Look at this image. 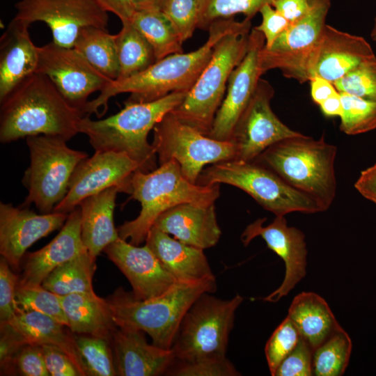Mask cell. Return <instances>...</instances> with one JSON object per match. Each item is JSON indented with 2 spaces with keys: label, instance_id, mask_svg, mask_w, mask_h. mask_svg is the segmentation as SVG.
Wrapping results in <instances>:
<instances>
[{
  "label": "cell",
  "instance_id": "cell-55",
  "mask_svg": "<svg viewBox=\"0 0 376 376\" xmlns=\"http://www.w3.org/2000/svg\"><path fill=\"white\" fill-rule=\"evenodd\" d=\"M370 36L372 40L376 42V17L374 19V22L373 24L372 29L370 31Z\"/></svg>",
  "mask_w": 376,
  "mask_h": 376
},
{
  "label": "cell",
  "instance_id": "cell-7",
  "mask_svg": "<svg viewBox=\"0 0 376 376\" xmlns=\"http://www.w3.org/2000/svg\"><path fill=\"white\" fill-rule=\"evenodd\" d=\"M197 184H227L236 187L276 217H285L294 212L306 214L323 212L313 198L256 161L230 159L211 164L202 171Z\"/></svg>",
  "mask_w": 376,
  "mask_h": 376
},
{
  "label": "cell",
  "instance_id": "cell-30",
  "mask_svg": "<svg viewBox=\"0 0 376 376\" xmlns=\"http://www.w3.org/2000/svg\"><path fill=\"white\" fill-rule=\"evenodd\" d=\"M288 316L313 351L342 328L324 298L313 292L295 296Z\"/></svg>",
  "mask_w": 376,
  "mask_h": 376
},
{
  "label": "cell",
  "instance_id": "cell-49",
  "mask_svg": "<svg viewBox=\"0 0 376 376\" xmlns=\"http://www.w3.org/2000/svg\"><path fill=\"white\" fill-rule=\"evenodd\" d=\"M311 0H276L273 6L290 24L303 17L308 12Z\"/></svg>",
  "mask_w": 376,
  "mask_h": 376
},
{
  "label": "cell",
  "instance_id": "cell-28",
  "mask_svg": "<svg viewBox=\"0 0 376 376\" xmlns=\"http://www.w3.org/2000/svg\"><path fill=\"white\" fill-rule=\"evenodd\" d=\"M118 192L120 191L118 187H110L85 198L78 205L80 209L82 242L95 259L108 245L119 238L113 221L116 198Z\"/></svg>",
  "mask_w": 376,
  "mask_h": 376
},
{
  "label": "cell",
  "instance_id": "cell-25",
  "mask_svg": "<svg viewBox=\"0 0 376 376\" xmlns=\"http://www.w3.org/2000/svg\"><path fill=\"white\" fill-rule=\"evenodd\" d=\"M29 27L12 19L1 37L0 101L37 69L39 47L32 42Z\"/></svg>",
  "mask_w": 376,
  "mask_h": 376
},
{
  "label": "cell",
  "instance_id": "cell-10",
  "mask_svg": "<svg viewBox=\"0 0 376 376\" xmlns=\"http://www.w3.org/2000/svg\"><path fill=\"white\" fill-rule=\"evenodd\" d=\"M26 141L30 164L22 179L28 195L22 206L34 204L40 213L52 212L65 196L77 166L88 155L59 136L38 135Z\"/></svg>",
  "mask_w": 376,
  "mask_h": 376
},
{
  "label": "cell",
  "instance_id": "cell-31",
  "mask_svg": "<svg viewBox=\"0 0 376 376\" xmlns=\"http://www.w3.org/2000/svg\"><path fill=\"white\" fill-rule=\"evenodd\" d=\"M73 47L104 76L111 80L117 79L119 65L115 35L109 33L107 29L95 26L82 29Z\"/></svg>",
  "mask_w": 376,
  "mask_h": 376
},
{
  "label": "cell",
  "instance_id": "cell-48",
  "mask_svg": "<svg viewBox=\"0 0 376 376\" xmlns=\"http://www.w3.org/2000/svg\"><path fill=\"white\" fill-rule=\"evenodd\" d=\"M50 376H82L75 364L63 350L52 345H41Z\"/></svg>",
  "mask_w": 376,
  "mask_h": 376
},
{
  "label": "cell",
  "instance_id": "cell-41",
  "mask_svg": "<svg viewBox=\"0 0 376 376\" xmlns=\"http://www.w3.org/2000/svg\"><path fill=\"white\" fill-rule=\"evenodd\" d=\"M300 334L292 320L287 316L268 339L265 353L269 372L274 376L282 361L295 348Z\"/></svg>",
  "mask_w": 376,
  "mask_h": 376
},
{
  "label": "cell",
  "instance_id": "cell-40",
  "mask_svg": "<svg viewBox=\"0 0 376 376\" xmlns=\"http://www.w3.org/2000/svg\"><path fill=\"white\" fill-rule=\"evenodd\" d=\"M334 85L339 93L376 102V57L362 62Z\"/></svg>",
  "mask_w": 376,
  "mask_h": 376
},
{
  "label": "cell",
  "instance_id": "cell-8",
  "mask_svg": "<svg viewBox=\"0 0 376 376\" xmlns=\"http://www.w3.org/2000/svg\"><path fill=\"white\" fill-rule=\"evenodd\" d=\"M250 31L230 33L217 43L195 84L171 111L176 118L205 135L209 134L224 98L229 77L246 53Z\"/></svg>",
  "mask_w": 376,
  "mask_h": 376
},
{
  "label": "cell",
  "instance_id": "cell-5",
  "mask_svg": "<svg viewBox=\"0 0 376 376\" xmlns=\"http://www.w3.org/2000/svg\"><path fill=\"white\" fill-rule=\"evenodd\" d=\"M216 290L215 279L178 281L164 294L148 300L118 288L106 298L118 327L148 334L152 344L171 350L181 322L194 301Z\"/></svg>",
  "mask_w": 376,
  "mask_h": 376
},
{
  "label": "cell",
  "instance_id": "cell-36",
  "mask_svg": "<svg viewBox=\"0 0 376 376\" xmlns=\"http://www.w3.org/2000/svg\"><path fill=\"white\" fill-rule=\"evenodd\" d=\"M75 334L88 376H116L111 340L90 335Z\"/></svg>",
  "mask_w": 376,
  "mask_h": 376
},
{
  "label": "cell",
  "instance_id": "cell-12",
  "mask_svg": "<svg viewBox=\"0 0 376 376\" xmlns=\"http://www.w3.org/2000/svg\"><path fill=\"white\" fill-rule=\"evenodd\" d=\"M331 0H311L306 14L290 24L269 47L260 52L262 71L278 69L299 83L309 81L310 68L322 38Z\"/></svg>",
  "mask_w": 376,
  "mask_h": 376
},
{
  "label": "cell",
  "instance_id": "cell-29",
  "mask_svg": "<svg viewBox=\"0 0 376 376\" xmlns=\"http://www.w3.org/2000/svg\"><path fill=\"white\" fill-rule=\"evenodd\" d=\"M68 327L75 334L111 340L118 326L106 299L93 292H77L61 297Z\"/></svg>",
  "mask_w": 376,
  "mask_h": 376
},
{
  "label": "cell",
  "instance_id": "cell-32",
  "mask_svg": "<svg viewBox=\"0 0 376 376\" xmlns=\"http://www.w3.org/2000/svg\"><path fill=\"white\" fill-rule=\"evenodd\" d=\"M95 260L86 249L55 268L45 279L42 285L60 297L77 292H93Z\"/></svg>",
  "mask_w": 376,
  "mask_h": 376
},
{
  "label": "cell",
  "instance_id": "cell-14",
  "mask_svg": "<svg viewBox=\"0 0 376 376\" xmlns=\"http://www.w3.org/2000/svg\"><path fill=\"white\" fill-rule=\"evenodd\" d=\"M36 72L47 77L69 104L83 113L88 97L103 90L112 81L74 47H62L53 41L39 47Z\"/></svg>",
  "mask_w": 376,
  "mask_h": 376
},
{
  "label": "cell",
  "instance_id": "cell-35",
  "mask_svg": "<svg viewBox=\"0 0 376 376\" xmlns=\"http://www.w3.org/2000/svg\"><path fill=\"white\" fill-rule=\"evenodd\" d=\"M352 348L350 336L343 328L340 329L314 350L313 375H342L348 366Z\"/></svg>",
  "mask_w": 376,
  "mask_h": 376
},
{
  "label": "cell",
  "instance_id": "cell-52",
  "mask_svg": "<svg viewBox=\"0 0 376 376\" xmlns=\"http://www.w3.org/2000/svg\"><path fill=\"white\" fill-rule=\"evenodd\" d=\"M311 95L317 104H320L330 96L338 93L334 84L318 76H314L309 80Z\"/></svg>",
  "mask_w": 376,
  "mask_h": 376
},
{
  "label": "cell",
  "instance_id": "cell-9",
  "mask_svg": "<svg viewBox=\"0 0 376 376\" xmlns=\"http://www.w3.org/2000/svg\"><path fill=\"white\" fill-rule=\"evenodd\" d=\"M210 293L202 294L185 315L171 347L175 361L226 357L235 311L244 299L236 295L221 299Z\"/></svg>",
  "mask_w": 376,
  "mask_h": 376
},
{
  "label": "cell",
  "instance_id": "cell-50",
  "mask_svg": "<svg viewBox=\"0 0 376 376\" xmlns=\"http://www.w3.org/2000/svg\"><path fill=\"white\" fill-rule=\"evenodd\" d=\"M105 12L112 13L122 24L130 22L136 10L132 0H95Z\"/></svg>",
  "mask_w": 376,
  "mask_h": 376
},
{
  "label": "cell",
  "instance_id": "cell-54",
  "mask_svg": "<svg viewBox=\"0 0 376 376\" xmlns=\"http://www.w3.org/2000/svg\"><path fill=\"white\" fill-rule=\"evenodd\" d=\"M136 10L162 11L165 0H132Z\"/></svg>",
  "mask_w": 376,
  "mask_h": 376
},
{
  "label": "cell",
  "instance_id": "cell-39",
  "mask_svg": "<svg viewBox=\"0 0 376 376\" xmlns=\"http://www.w3.org/2000/svg\"><path fill=\"white\" fill-rule=\"evenodd\" d=\"M343 105L340 130L357 135L376 129V102L340 93Z\"/></svg>",
  "mask_w": 376,
  "mask_h": 376
},
{
  "label": "cell",
  "instance_id": "cell-16",
  "mask_svg": "<svg viewBox=\"0 0 376 376\" xmlns=\"http://www.w3.org/2000/svg\"><path fill=\"white\" fill-rule=\"evenodd\" d=\"M137 170V162L124 152L95 150L77 166L65 196L53 212L69 214L85 198L113 187L130 194L131 178Z\"/></svg>",
  "mask_w": 376,
  "mask_h": 376
},
{
  "label": "cell",
  "instance_id": "cell-51",
  "mask_svg": "<svg viewBox=\"0 0 376 376\" xmlns=\"http://www.w3.org/2000/svg\"><path fill=\"white\" fill-rule=\"evenodd\" d=\"M354 187L361 195L376 205V163L361 172Z\"/></svg>",
  "mask_w": 376,
  "mask_h": 376
},
{
  "label": "cell",
  "instance_id": "cell-19",
  "mask_svg": "<svg viewBox=\"0 0 376 376\" xmlns=\"http://www.w3.org/2000/svg\"><path fill=\"white\" fill-rule=\"evenodd\" d=\"M69 214H37L24 206L0 203V253L11 267L17 268L26 250L40 239L64 225Z\"/></svg>",
  "mask_w": 376,
  "mask_h": 376
},
{
  "label": "cell",
  "instance_id": "cell-22",
  "mask_svg": "<svg viewBox=\"0 0 376 376\" xmlns=\"http://www.w3.org/2000/svg\"><path fill=\"white\" fill-rule=\"evenodd\" d=\"M111 344L117 375L158 376L167 373L175 361L171 349L148 344L139 329L118 327Z\"/></svg>",
  "mask_w": 376,
  "mask_h": 376
},
{
  "label": "cell",
  "instance_id": "cell-47",
  "mask_svg": "<svg viewBox=\"0 0 376 376\" xmlns=\"http://www.w3.org/2000/svg\"><path fill=\"white\" fill-rule=\"evenodd\" d=\"M261 23L254 29L264 36L265 47H270L276 39L290 25V23L271 4H265L260 10Z\"/></svg>",
  "mask_w": 376,
  "mask_h": 376
},
{
  "label": "cell",
  "instance_id": "cell-46",
  "mask_svg": "<svg viewBox=\"0 0 376 376\" xmlns=\"http://www.w3.org/2000/svg\"><path fill=\"white\" fill-rule=\"evenodd\" d=\"M313 350L301 337L295 348L282 361L274 376L313 375Z\"/></svg>",
  "mask_w": 376,
  "mask_h": 376
},
{
  "label": "cell",
  "instance_id": "cell-37",
  "mask_svg": "<svg viewBox=\"0 0 376 376\" xmlns=\"http://www.w3.org/2000/svg\"><path fill=\"white\" fill-rule=\"evenodd\" d=\"M15 301L19 311H35L49 315L68 327L61 297L46 289L42 284L23 285L18 283Z\"/></svg>",
  "mask_w": 376,
  "mask_h": 376
},
{
  "label": "cell",
  "instance_id": "cell-18",
  "mask_svg": "<svg viewBox=\"0 0 376 376\" xmlns=\"http://www.w3.org/2000/svg\"><path fill=\"white\" fill-rule=\"evenodd\" d=\"M265 218L249 224L241 235L247 246L254 238L260 237L269 249L279 256L285 265V276L280 286L264 298L276 302L285 297L306 274L307 249L301 230L288 226L284 216L276 217L272 223L263 226Z\"/></svg>",
  "mask_w": 376,
  "mask_h": 376
},
{
  "label": "cell",
  "instance_id": "cell-4",
  "mask_svg": "<svg viewBox=\"0 0 376 376\" xmlns=\"http://www.w3.org/2000/svg\"><path fill=\"white\" fill-rule=\"evenodd\" d=\"M131 198L141 204L139 214L118 228L119 237L139 245L157 217L169 209L186 203L207 205L220 195L219 184L201 185L186 179L179 164L170 160L148 172L137 170L131 178Z\"/></svg>",
  "mask_w": 376,
  "mask_h": 376
},
{
  "label": "cell",
  "instance_id": "cell-6",
  "mask_svg": "<svg viewBox=\"0 0 376 376\" xmlns=\"http://www.w3.org/2000/svg\"><path fill=\"white\" fill-rule=\"evenodd\" d=\"M337 148L324 136L304 134L282 140L267 148L253 161L273 171L293 188L327 210L336 193Z\"/></svg>",
  "mask_w": 376,
  "mask_h": 376
},
{
  "label": "cell",
  "instance_id": "cell-13",
  "mask_svg": "<svg viewBox=\"0 0 376 376\" xmlns=\"http://www.w3.org/2000/svg\"><path fill=\"white\" fill-rule=\"evenodd\" d=\"M13 20L30 26L42 22L49 28L53 42L73 47L81 30L87 26L106 29L108 13L95 0H19Z\"/></svg>",
  "mask_w": 376,
  "mask_h": 376
},
{
  "label": "cell",
  "instance_id": "cell-15",
  "mask_svg": "<svg viewBox=\"0 0 376 376\" xmlns=\"http://www.w3.org/2000/svg\"><path fill=\"white\" fill-rule=\"evenodd\" d=\"M274 95L270 83L260 79L233 132L230 141L236 148L234 159L253 161L273 144L302 134L290 129L274 113L271 107Z\"/></svg>",
  "mask_w": 376,
  "mask_h": 376
},
{
  "label": "cell",
  "instance_id": "cell-21",
  "mask_svg": "<svg viewBox=\"0 0 376 376\" xmlns=\"http://www.w3.org/2000/svg\"><path fill=\"white\" fill-rule=\"evenodd\" d=\"M375 57L364 38L326 24L311 65L310 79L318 76L334 84L362 62Z\"/></svg>",
  "mask_w": 376,
  "mask_h": 376
},
{
  "label": "cell",
  "instance_id": "cell-17",
  "mask_svg": "<svg viewBox=\"0 0 376 376\" xmlns=\"http://www.w3.org/2000/svg\"><path fill=\"white\" fill-rule=\"evenodd\" d=\"M265 44L263 35L252 29L246 53L229 77L224 98L207 136L220 141H230L235 125L263 75L260 52Z\"/></svg>",
  "mask_w": 376,
  "mask_h": 376
},
{
  "label": "cell",
  "instance_id": "cell-45",
  "mask_svg": "<svg viewBox=\"0 0 376 376\" xmlns=\"http://www.w3.org/2000/svg\"><path fill=\"white\" fill-rule=\"evenodd\" d=\"M19 276L15 274L7 260H0V324L8 322L19 309L15 301L16 287Z\"/></svg>",
  "mask_w": 376,
  "mask_h": 376
},
{
  "label": "cell",
  "instance_id": "cell-26",
  "mask_svg": "<svg viewBox=\"0 0 376 376\" xmlns=\"http://www.w3.org/2000/svg\"><path fill=\"white\" fill-rule=\"evenodd\" d=\"M146 245L165 269L180 281L215 279L204 250L185 244L152 226Z\"/></svg>",
  "mask_w": 376,
  "mask_h": 376
},
{
  "label": "cell",
  "instance_id": "cell-11",
  "mask_svg": "<svg viewBox=\"0 0 376 376\" xmlns=\"http://www.w3.org/2000/svg\"><path fill=\"white\" fill-rule=\"evenodd\" d=\"M152 131V145L159 164L176 161L183 176L194 184L205 166L235 158L236 148L231 141L212 139L182 123L171 112Z\"/></svg>",
  "mask_w": 376,
  "mask_h": 376
},
{
  "label": "cell",
  "instance_id": "cell-42",
  "mask_svg": "<svg viewBox=\"0 0 376 376\" xmlns=\"http://www.w3.org/2000/svg\"><path fill=\"white\" fill-rule=\"evenodd\" d=\"M199 10L200 0H165L162 8L182 42L198 28Z\"/></svg>",
  "mask_w": 376,
  "mask_h": 376
},
{
  "label": "cell",
  "instance_id": "cell-44",
  "mask_svg": "<svg viewBox=\"0 0 376 376\" xmlns=\"http://www.w3.org/2000/svg\"><path fill=\"white\" fill-rule=\"evenodd\" d=\"M176 376H237L240 375L227 359H205L191 362H180L170 368L168 373Z\"/></svg>",
  "mask_w": 376,
  "mask_h": 376
},
{
  "label": "cell",
  "instance_id": "cell-33",
  "mask_svg": "<svg viewBox=\"0 0 376 376\" xmlns=\"http://www.w3.org/2000/svg\"><path fill=\"white\" fill-rule=\"evenodd\" d=\"M115 34L119 74L122 80L144 71L156 62L153 49L145 37L131 22L122 24Z\"/></svg>",
  "mask_w": 376,
  "mask_h": 376
},
{
  "label": "cell",
  "instance_id": "cell-53",
  "mask_svg": "<svg viewBox=\"0 0 376 376\" xmlns=\"http://www.w3.org/2000/svg\"><path fill=\"white\" fill-rule=\"evenodd\" d=\"M322 113L328 117L340 116L343 111V105L340 93H337L319 104Z\"/></svg>",
  "mask_w": 376,
  "mask_h": 376
},
{
  "label": "cell",
  "instance_id": "cell-20",
  "mask_svg": "<svg viewBox=\"0 0 376 376\" xmlns=\"http://www.w3.org/2000/svg\"><path fill=\"white\" fill-rule=\"evenodd\" d=\"M104 252L126 276L138 299L159 297L180 281L165 269L146 244L139 246L119 237Z\"/></svg>",
  "mask_w": 376,
  "mask_h": 376
},
{
  "label": "cell",
  "instance_id": "cell-3",
  "mask_svg": "<svg viewBox=\"0 0 376 376\" xmlns=\"http://www.w3.org/2000/svg\"><path fill=\"white\" fill-rule=\"evenodd\" d=\"M188 91L171 93L148 102H125L116 114L102 120L85 115L79 132L86 135L95 150L122 152L134 160L143 172L157 167V154L148 141V134L167 113L185 99Z\"/></svg>",
  "mask_w": 376,
  "mask_h": 376
},
{
  "label": "cell",
  "instance_id": "cell-43",
  "mask_svg": "<svg viewBox=\"0 0 376 376\" xmlns=\"http://www.w3.org/2000/svg\"><path fill=\"white\" fill-rule=\"evenodd\" d=\"M50 376L41 345L26 344L15 354L1 375Z\"/></svg>",
  "mask_w": 376,
  "mask_h": 376
},
{
  "label": "cell",
  "instance_id": "cell-38",
  "mask_svg": "<svg viewBox=\"0 0 376 376\" xmlns=\"http://www.w3.org/2000/svg\"><path fill=\"white\" fill-rule=\"evenodd\" d=\"M276 0H200L198 28L207 30L219 19L243 14L251 19L265 4L273 5Z\"/></svg>",
  "mask_w": 376,
  "mask_h": 376
},
{
  "label": "cell",
  "instance_id": "cell-27",
  "mask_svg": "<svg viewBox=\"0 0 376 376\" xmlns=\"http://www.w3.org/2000/svg\"><path fill=\"white\" fill-rule=\"evenodd\" d=\"M4 324L23 345H52L58 347L69 356L82 376H88L75 334L65 324L38 312L22 311Z\"/></svg>",
  "mask_w": 376,
  "mask_h": 376
},
{
  "label": "cell",
  "instance_id": "cell-23",
  "mask_svg": "<svg viewBox=\"0 0 376 376\" xmlns=\"http://www.w3.org/2000/svg\"><path fill=\"white\" fill-rule=\"evenodd\" d=\"M86 250L81 236L80 209L77 206L69 213L58 234L46 246L22 259V272L19 283L41 285L57 267L75 258Z\"/></svg>",
  "mask_w": 376,
  "mask_h": 376
},
{
  "label": "cell",
  "instance_id": "cell-1",
  "mask_svg": "<svg viewBox=\"0 0 376 376\" xmlns=\"http://www.w3.org/2000/svg\"><path fill=\"white\" fill-rule=\"evenodd\" d=\"M251 19L236 21L234 17L221 19L209 26L208 38L201 47L188 53L169 55L132 77L111 81L95 99L88 101L84 109L85 115L103 107L107 111L111 97L130 93L125 102H148L160 99L171 93L189 91L211 58L217 43L224 36L239 31H250Z\"/></svg>",
  "mask_w": 376,
  "mask_h": 376
},
{
  "label": "cell",
  "instance_id": "cell-34",
  "mask_svg": "<svg viewBox=\"0 0 376 376\" xmlns=\"http://www.w3.org/2000/svg\"><path fill=\"white\" fill-rule=\"evenodd\" d=\"M130 22L151 45L156 61L183 52V42L162 11L136 10Z\"/></svg>",
  "mask_w": 376,
  "mask_h": 376
},
{
  "label": "cell",
  "instance_id": "cell-2",
  "mask_svg": "<svg viewBox=\"0 0 376 376\" xmlns=\"http://www.w3.org/2000/svg\"><path fill=\"white\" fill-rule=\"evenodd\" d=\"M0 102L2 143L38 135L68 141L79 133V125L85 116L69 104L47 77L38 72L24 79Z\"/></svg>",
  "mask_w": 376,
  "mask_h": 376
},
{
  "label": "cell",
  "instance_id": "cell-24",
  "mask_svg": "<svg viewBox=\"0 0 376 376\" xmlns=\"http://www.w3.org/2000/svg\"><path fill=\"white\" fill-rule=\"evenodd\" d=\"M153 226L185 244L203 250L215 246L221 235L214 203L178 205L160 214Z\"/></svg>",
  "mask_w": 376,
  "mask_h": 376
}]
</instances>
